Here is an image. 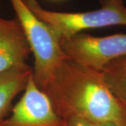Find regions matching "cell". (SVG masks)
<instances>
[{"label":"cell","mask_w":126,"mask_h":126,"mask_svg":"<svg viewBox=\"0 0 126 126\" xmlns=\"http://www.w3.org/2000/svg\"><path fill=\"white\" fill-rule=\"evenodd\" d=\"M41 90L63 119L76 117L96 126L126 124V109L99 71L69 58L57 68Z\"/></svg>","instance_id":"obj_1"},{"label":"cell","mask_w":126,"mask_h":126,"mask_svg":"<svg viewBox=\"0 0 126 126\" xmlns=\"http://www.w3.org/2000/svg\"><path fill=\"white\" fill-rule=\"evenodd\" d=\"M32 74L27 63L0 73V126L9 116L14 98L24 91Z\"/></svg>","instance_id":"obj_7"},{"label":"cell","mask_w":126,"mask_h":126,"mask_svg":"<svg viewBox=\"0 0 126 126\" xmlns=\"http://www.w3.org/2000/svg\"><path fill=\"white\" fill-rule=\"evenodd\" d=\"M63 126H97L90 122L76 117H69L63 119Z\"/></svg>","instance_id":"obj_9"},{"label":"cell","mask_w":126,"mask_h":126,"mask_svg":"<svg viewBox=\"0 0 126 126\" xmlns=\"http://www.w3.org/2000/svg\"><path fill=\"white\" fill-rule=\"evenodd\" d=\"M1 1H0V9H1Z\"/></svg>","instance_id":"obj_11"},{"label":"cell","mask_w":126,"mask_h":126,"mask_svg":"<svg viewBox=\"0 0 126 126\" xmlns=\"http://www.w3.org/2000/svg\"><path fill=\"white\" fill-rule=\"evenodd\" d=\"M97 126H126V124H115V123H105Z\"/></svg>","instance_id":"obj_10"},{"label":"cell","mask_w":126,"mask_h":126,"mask_svg":"<svg viewBox=\"0 0 126 126\" xmlns=\"http://www.w3.org/2000/svg\"><path fill=\"white\" fill-rule=\"evenodd\" d=\"M30 48L18 19L0 17V73L26 64Z\"/></svg>","instance_id":"obj_6"},{"label":"cell","mask_w":126,"mask_h":126,"mask_svg":"<svg viewBox=\"0 0 126 126\" xmlns=\"http://www.w3.org/2000/svg\"><path fill=\"white\" fill-rule=\"evenodd\" d=\"M99 72L107 86L126 109V56L109 63Z\"/></svg>","instance_id":"obj_8"},{"label":"cell","mask_w":126,"mask_h":126,"mask_svg":"<svg viewBox=\"0 0 126 126\" xmlns=\"http://www.w3.org/2000/svg\"><path fill=\"white\" fill-rule=\"evenodd\" d=\"M16 18L23 29L34 56L32 78L41 90L49 81L57 68L68 59L60 40L48 25L37 18L23 0H10Z\"/></svg>","instance_id":"obj_2"},{"label":"cell","mask_w":126,"mask_h":126,"mask_svg":"<svg viewBox=\"0 0 126 126\" xmlns=\"http://www.w3.org/2000/svg\"><path fill=\"white\" fill-rule=\"evenodd\" d=\"M60 45L68 58L99 72L126 56V34L95 36L81 32L61 40Z\"/></svg>","instance_id":"obj_4"},{"label":"cell","mask_w":126,"mask_h":126,"mask_svg":"<svg viewBox=\"0 0 126 126\" xmlns=\"http://www.w3.org/2000/svg\"><path fill=\"white\" fill-rule=\"evenodd\" d=\"M1 126H63L49 98L36 86L32 74L24 93Z\"/></svg>","instance_id":"obj_5"},{"label":"cell","mask_w":126,"mask_h":126,"mask_svg":"<svg viewBox=\"0 0 126 126\" xmlns=\"http://www.w3.org/2000/svg\"><path fill=\"white\" fill-rule=\"evenodd\" d=\"M27 8L51 27L60 40L84 30L126 26V7L122 0H99V9L80 12H60L44 9L37 0H23Z\"/></svg>","instance_id":"obj_3"}]
</instances>
